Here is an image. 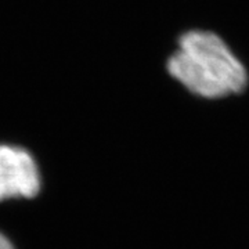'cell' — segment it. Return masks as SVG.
Here are the masks:
<instances>
[{
  "instance_id": "obj_3",
  "label": "cell",
  "mask_w": 249,
  "mask_h": 249,
  "mask_svg": "<svg viewBox=\"0 0 249 249\" xmlns=\"http://www.w3.org/2000/svg\"><path fill=\"white\" fill-rule=\"evenodd\" d=\"M0 249H14L9 241L6 240L1 234H0Z\"/></svg>"
},
{
  "instance_id": "obj_2",
  "label": "cell",
  "mask_w": 249,
  "mask_h": 249,
  "mask_svg": "<svg viewBox=\"0 0 249 249\" xmlns=\"http://www.w3.org/2000/svg\"><path fill=\"white\" fill-rule=\"evenodd\" d=\"M39 187V172L32 157L17 147L0 145V201L34 196Z\"/></svg>"
},
{
  "instance_id": "obj_1",
  "label": "cell",
  "mask_w": 249,
  "mask_h": 249,
  "mask_svg": "<svg viewBox=\"0 0 249 249\" xmlns=\"http://www.w3.org/2000/svg\"><path fill=\"white\" fill-rule=\"evenodd\" d=\"M163 70L191 96L219 101L240 96L249 88V67L216 29L181 31L166 55Z\"/></svg>"
}]
</instances>
